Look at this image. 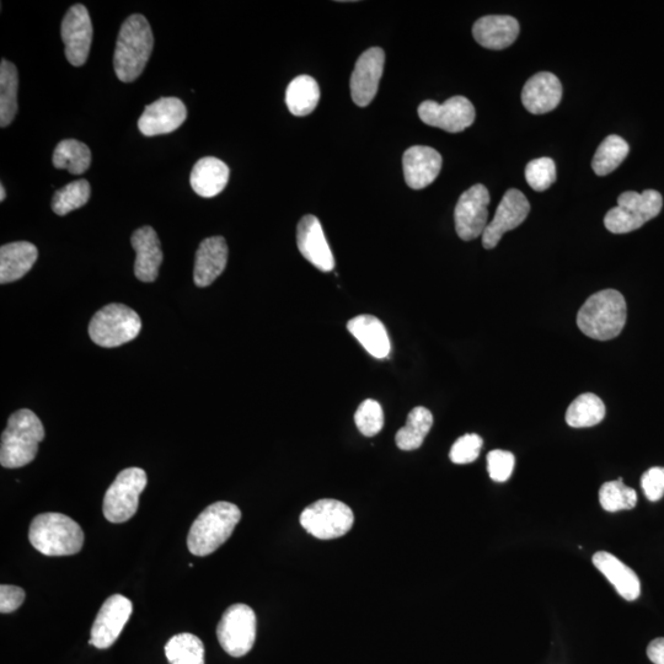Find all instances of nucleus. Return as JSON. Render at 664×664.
Here are the masks:
<instances>
[{
  "label": "nucleus",
  "mask_w": 664,
  "mask_h": 664,
  "mask_svg": "<svg viewBox=\"0 0 664 664\" xmlns=\"http://www.w3.org/2000/svg\"><path fill=\"white\" fill-rule=\"evenodd\" d=\"M483 438L475 433L465 435L457 439L453 444L449 458L454 464H470L479 458L481 448H483Z\"/></svg>",
  "instance_id": "58836bf2"
},
{
  "label": "nucleus",
  "mask_w": 664,
  "mask_h": 664,
  "mask_svg": "<svg viewBox=\"0 0 664 664\" xmlns=\"http://www.w3.org/2000/svg\"><path fill=\"white\" fill-rule=\"evenodd\" d=\"M630 152L629 143L617 135L608 136L598 147L592 160V169L598 176L612 174Z\"/></svg>",
  "instance_id": "473e14b6"
},
{
  "label": "nucleus",
  "mask_w": 664,
  "mask_h": 664,
  "mask_svg": "<svg viewBox=\"0 0 664 664\" xmlns=\"http://www.w3.org/2000/svg\"><path fill=\"white\" fill-rule=\"evenodd\" d=\"M442 155L426 146L411 147L404 153L403 169L406 184L412 190H422L438 178L442 169Z\"/></svg>",
  "instance_id": "6ab92c4d"
},
{
  "label": "nucleus",
  "mask_w": 664,
  "mask_h": 664,
  "mask_svg": "<svg viewBox=\"0 0 664 664\" xmlns=\"http://www.w3.org/2000/svg\"><path fill=\"white\" fill-rule=\"evenodd\" d=\"M628 318L623 294L615 289L594 293L577 314L578 328L588 337L609 341L621 334Z\"/></svg>",
  "instance_id": "f03ea898"
},
{
  "label": "nucleus",
  "mask_w": 664,
  "mask_h": 664,
  "mask_svg": "<svg viewBox=\"0 0 664 664\" xmlns=\"http://www.w3.org/2000/svg\"><path fill=\"white\" fill-rule=\"evenodd\" d=\"M5 197H7V192H5L4 186L0 185V201H4Z\"/></svg>",
  "instance_id": "c03bdc74"
},
{
  "label": "nucleus",
  "mask_w": 664,
  "mask_h": 664,
  "mask_svg": "<svg viewBox=\"0 0 664 664\" xmlns=\"http://www.w3.org/2000/svg\"><path fill=\"white\" fill-rule=\"evenodd\" d=\"M647 656L655 664H664V637H658L647 647Z\"/></svg>",
  "instance_id": "37998d69"
},
{
  "label": "nucleus",
  "mask_w": 664,
  "mask_h": 664,
  "mask_svg": "<svg viewBox=\"0 0 664 664\" xmlns=\"http://www.w3.org/2000/svg\"><path fill=\"white\" fill-rule=\"evenodd\" d=\"M61 35L68 62L74 67L83 66L88 60L94 35L93 23L84 5L76 4L69 8L62 21Z\"/></svg>",
  "instance_id": "4468645a"
},
{
  "label": "nucleus",
  "mask_w": 664,
  "mask_h": 664,
  "mask_svg": "<svg viewBox=\"0 0 664 664\" xmlns=\"http://www.w3.org/2000/svg\"><path fill=\"white\" fill-rule=\"evenodd\" d=\"M19 74L15 64L2 60L0 64V126L8 127L18 114Z\"/></svg>",
  "instance_id": "c756f323"
},
{
  "label": "nucleus",
  "mask_w": 664,
  "mask_h": 664,
  "mask_svg": "<svg viewBox=\"0 0 664 664\" xmlns=\"http://www.w3.org/2000/svg\"><path fill=\"white\" fill-rule=\"evenodd\" d=\"M131 244L137 254L136 277L142 282H154L158 278L164 259L157 232L152 227L139 228L132 234Z\"/></svg>",
  "instance_id": "412c9836"
},
{
  "label": "nucleus",
  "mask_w": 664,
  "mask_h": 664,
  "mask_svg": "<svg viewBox=\"0 0 664 664\" xmlns=\"http://www.w3.org/2000/svg\"><path fill=\"white\" fill-rule=\"evenodd\" d=\"M165 656L170 664H205V646L195 635L179 634L166 644Z\"/></svg>",
  "instance_id": "72a5a7b5"
},
{
  "label": "nucleus",
  "mask_w": 664,
  "mask_h": 664,
  "mask_svg": "<svg viewBox=\"0 0 664 664\" xmlns=\"http://www.w3.org/2000/svg\"><path fill=\"white\" fill-rule=\"evenodd\" d=\"M530 212V203L523 192L511 189L502 197L495 217L483 234V245L487 250L496 248L503 235L516 229L526 221Z\"/></svg>",
  "instance_id": "2eb2a0df"
},
{
  "label": "nucleus",
  "mask_w": 664,
  "mask_h": 664,
  "mask_svg": "<svg viewBox=\"0 0 664 664\" xmlns=\"http://www.w3.org/2000/svg\"><path fill=\"white\" fill-rule=\"evenodd\" d=\"M142 320L135 310L120 303L106 305L90 321V339L106 348L119 347L135 340Z\"/></svg>",
  "instance_id": "0eeeda50"
},
{
  "label": "nucleus",
  "mask_w": 664,
  "mask_h": 664,
  "mask_svg": "<svg viewBox=\"0 0 664 664\" xmlns=\"http://www.w3.org/2000/svg\"><path fill=\"white\" fill-rule=\"evenodd\" d=\"M604 417L605 405L599 396L592 393L578 396L566 411L567 425L574 428L596 426Z\"/></svg>",
  "instance_id": "7c9ffc66"
},
{
  "label": "nucleus",
  "mask_w": 664,
  "mask_h": 664,
  "mask_svg": "<svg viewBox=\"0 0 664 664\" xmlns=\"http://www.w3.org/2000/svg\"><path fill=\"white\" fill-rule=\"evenodd\" d=\"M419 116L428 126L441 128L449 133H459L473 125L476 112L469 99L453 96L443 104L431 100L423 101L419 106Z\"/></svg>",
  "instance_id": "f8f14e48"
},
{
  "label": "nucleus",
  "mask_w": 664,
  "mask_h": 664,
  "mask_svg": "<svg viewBox=\"0 0 664 664\" xmlns=\"http://www.w3.org/2000/svg\"><path fill=\"white\" fill-rule=\"evenodd\" d=\"M519 23L508 15H487L473 26V35L479 45L489 50H505L517 40Z\"/></svg>",
  "instance_id": "5701e85b"
},
{
  "label": "nucleus",
  "mask_w": 664,
  "mask_h": 664,
  "mask_svg": "<svg viewBox=\"0 0 664 664\" xmlns=\"http://www.w3.org/2000/svg\"><path fill=\"white\" fill-rule=\"evenodd\" d=\"M384 63L385 53L380 47L369 48L358 58L350 84L352 100L357 106L366 107L376 98Z\"/></svg>",
  "instance_id": "dca6fc26"
},
{
  "label": "nucleus",
  "mask_w": 664,
  "mask_h": 664,
  "mask_svg": "<svg viewBox=\"0 0 664 664\" xmlns=\"http://www.w3.org/2000/svg\"><path fill=\"white\" fill-rule=\"evenodd\" d=\"M526 179L528 185L534 191L543 192L548 190L556 180V165L554 160L550 158L532 160L526 168Z\"/></svg>",
  "instance_id": "4c0bfd02"
},
{
  "label": "nucleus",
  "mask_w": 664,
  "mask_h": 664,
  "mask_svg": "<svg viewBox=\"0 0 664 664\" xmlns=\"http://www.w3.org/2000/svg\"><path fill=\"white\" fill-rule=\"evenodd\" d=\"M489 205L490 192L481 184L470 187L460 196L454 212L455 230L460 239L470 242L483 237L489 226Z\"/></svg>",
  "instance_id": "9b49d317"
},
{
  "label": "nucleus",
  "mask_w": 664,
  "mask_h": 664,
  "mask_svg": "<svg viewBox=\"0 0 664 664\" xmlns=\"http://www.w3.org/2000/svg\"><path fill=\"white\" fill-rule=\"evenodd\" d=\"M29 540L39 553L46 556L76 555L84 545L82 527L62 513H42L34 518Z\"/></svg>",
  "instance_id": "39448f33"
},
{
  "label": "nucleus",
  "mask_w": 664,
  "mask_h": 664,
  "mask_svg": "<svg viewBox=\"0 0 664 664\" xmlns=\"http://www.w3.org/2000/svg\"><path fill=\"white\" fill-rule=\"evenodd\" d=\"M91 164V152L87 144L77 139H66L58 143L53 152V165L57 169H67L73 175L84 174Z\"/></svg>",
  "instance_id": "2f4dec72"
},
{
  "label": "nucleus",
  "mask_w": 664,
  "mask_h": 664,
  "mask_svg": "<svg viewBox=\"0 0 664 664\" xmlns=\"http://www.w3.org/2000/svg\"><path fill=\"white\" fill-rule=\"evenodd\" d=\"M355 422L358 431L366 437L377 436L384 426V414L382 406L376 400L367 399L358 406L355 414Z\"/></svg>",
  "instance_id": "e433bc0d"
},
{
  "label": "nucleus",
  "mask_w": 664,
  "mask_h": 664,
  "mask_svg": "<svg viewBox=\"0 0 664 664\" xmlns=\"http://www.w3.org/2000/svg\"><path fill=\"white\" fill-rule=\"evenodd\" d=\"M229 175L228 165L222 160L214 157L202 158L191 171V187L197 195L211 198L226 189Z\"/></svg>",
  "instance_id": "bb28decb"
},
{
  "label": "nucleus",
  "mask_w": 664,
  "mask_h": 664,
  "mask_svg": "<svg viewBox=\"0 0 664 664\" xmlns=\"http://www.w3.org/2000/svg\"><path fill=\"white\" fill-rule=\"evenodd\" d=\"M228 245L223 237L203 240L195 257L194 280L198 287L211 286L226 270Z\"/></svg>",
  "instance_id": "4be33fe9"
},
{
  "label": "nucleus",
  "mask_w": 664,
  "mask_h": 664,
  "mask_svg": "<svg viewBox=\"0 0 664 664\" xmlns=\"http://www.w3.org/2000/svg\"><path fill=\"white\" fill-rule=\"evenodd\" d=\"M561 99V82L549 72L535 74L522 90V103L533 115H544L555 110Z\"/></svg>",
  "instance_id": "aec40b11"
},
{
  "label": "nucleus",
  "mask_w": 664,
  "mask_h": 664,
  "mask_svg": "<svg viewBox=\"0 0 664 664\" xmlns=\"http://www.w3.org/2000/svg\"><path fill=\"white\" fill-rule=\"evenodd\" d=\"M592 561L597 570L602 572L626 601L633 602L640 597V578L624 562L607 553V551H599V553L594 554Z\"/></svg>",
  "instance_id": "b1692460"
},
{
  "label": "nucleus",
  "mask_w": 664,
  "mask_h": 664,
  "mask_svg": "<svg viewBox=\"0 0 664 664\" xmlns=\"http://www.w3.org/2000/svg\"><path fill=\"white\" fill-rule=\"evenodd\" d=\"M90 195L91 187L87 180L73 181L55 192L52 210L58 216H67L68 213L87 205Z\"/></svg>",
  "instance_id": "f704fd0d"
},
{
  "label": "nucleus",
  "mask_w": 664,
  "mask_h": 664,
  "mask_svg": "<svg viewBox=\"0 0 664 664\" xmlns=\"http://www.w3.org/2000/svg\"><path fill=\"white\" fill-rule=\"evenodd\" d=\"M148 483L146 471L139 468L122 470L107 489L103 511L107 521L125 523L135 516L141 496Z\"/></svg>",
  "instance_id": "6e6552de"
},
{
  "label": "nucleus",
  "mask_w": 664,
  "mask_h": 664,
  "mask_svg": "<svg viewBox=\"0 0 664 664\" xmlns=\"http://www.w3.org/2000/svg\"><path fill=\"white\" fill-rule=\"evenodd\" d=\"M433 426L432 412L426 408H415L408 416V421L395 436L396 446L401 451L419 449Z\"/></svg>",
  "instance_id": "c85d7f7f"
},
{
  "label": "nucleus",
  "mask_w": 664,
  "mask_h": 664,
  "mask_svg": "<svg viewBox=\"0 0 664 664\" xmlns=\"http://www.w3.org/2000/svg\"><path fill=\"white\" fill-rule=\"evenodd\" d=\"M132 612L133 604L130 599L121 594L107 598L91 628L89 645L99 650L109 649L119 639Z\"/></svg>",
  "instance_id": "ddd939ff"
},
{
  "label": "nucleus",
  "mask_w": 664,
  "mask_h": 664,
  "mask_svg": "<svg viewBox=\"0 0 664 664\" xmlns=\"http://www.w3.org/2000/svg\"><path fill=\"white\" fill-rule=\"evenodd\" d=\"M39 257V251L29 242L5 244L0 248V283H12L23 278Z\"/></svg>",
  "instance_id": "a878e982"
},
{
  "label": "nucleus",
  "mask_w": 664,
  "mask_h": 664,
  "mask_svg": "<svg viewBox=\"0 0 664 664\" xmlns=\"http://www.w3.org/2000/svg\"><path fill=\"white\" fill-rule=\"evenodd\" d=\"M320 100V89L315 80L309 76H299L289 83L286 91V104L294 116H308L317 109Z\"/></svg>",
  "instance_id": "cd10ccee"
},
{
  "label": "nucleus",
  "mask_w": 664,
  "mask_h": 664,
  "mask_svg": "<svg viewBox=\"0 0 664 664\" xmlns=\"http://www.w3.org/2000/svg\"><path fill=\"white\" fill-rule=\"evenodd\" d=\"M297 245L305 260L323 272L335 269V259L319 219L307 214L298 223Z\"/></svg>",
  "instance_id": "f3484780"
},
{
  "label": "nucleus",
  "mask_w": 664,
  "mask_h": 664,
  "mask_svg": "<svg viewBox=\"0 0 664 664\" xmlns=\"http://www.w3.org/2000/svg\"><path fill=\"white\" fill-rule=\"evenodd\" d=\"M44 439L45 427L35 412L29 409L14 412L2 435L0 464L7 469H18L34 462Z\"/></svg>",
  "instance_id": "7ed1b4c3"
},
{
  "label": "nucleus",
  "mask_w": 664,
  "mask_h": 664,
  "mask_svg": "<svg viewBox=\"0 0 664 664\" xmlns=\"http://www.w3.org/2000/svg\"><path fill=\"white\" fill-rule=\"evenodd\" d=\"M599 502L607 512L633 510L637 503V494L634 489L625 486L620 478L603 484L599 490Z\"/></svg>",
  "instance_id": "c9c22d12"
},
{
  "label": "nucleus",
  "mask_w": 664,
  "mask_h": 664,
  "mask_svg": "<svg viewBox=\"0 0 664 664\" xmlns=\"http://www.w3.org/2000/svg\"><path fill=\"white\" fill-rule=\"evenodd\" d=\"M186 117V106L180 99L160 98L144 109L138 128L147 137L168 135L178 130Z\"/></svg>",
  "instance_id": "a211bd4d"
},
{
  "label": "nucleus",
  "mask_w": 664,
  "mask_h": 664,
  "mask_svg": "<svg viewBox=\"0 0 664 664\" xmlns=\"http://www.w3.org/2000/svg\"><path fill=\"white\" fill-rule=\"evenodd\" d=\"M154 47L151 25L141 14L128 16L117 37L114 67L123 83L136 80L146 68Z\"/></svg>",
  "instance_id": "f257e3e1"
},
{
  "label": "nucleus",
  "mask_w": 664,
  "mask_h": 664,
  "mask_svg": "<svg viewBox=\"0 0 664 664\" xmlns=\"http://www.w3.org/2000/svg\"><path fill=\"white\" fill-rule=\"evenodd\" d=\"M347 329L366 348L369 355L377 360L389 357L392 344L387 329L378 318L373 315H360L348 321Z\"/></svg>",
  "instance_id": "393cba45"
},
{
  "label": "nucleus",
  "mask_w": 664,
  "mask_h": 664,
  "mask_svg": "<svg viewBox=\"0 0 664 664\" xmlns=\"http://www.w3.org/2000/svg\"><path fill=\"white\" fill-rule=\"evenodd\" d=\"M353 523L355 516L351 508L331 498L314 502L301 514L302 527L321 540L344 537L352 529Z\"/></svg>",
  "instance_id": "1a4fd4ad"
},
{
  "label": "nucleus",
  "mask_w": 664,
  "mask_h": 664,
  "mask_svg": "<svg viewBox=\"0 0 664 664\" xmlns=\"http://www.w3.org/2000/svg\"><path fill=\"white\" fill-rule=\"evenodd\" d=\"M257 621L253 609L246 604H234L226 610L217 626L222 649L232 657H243L253 649Z\"/></svg>",
  "instance_id": "9d476101"
},
{
  "label": "nucleus",
  "mask_w": 664,
  "mask_h": 664,
  "mask_svg": "<svg viewBox=\"0 0 664 664\" xmlns=\"http://www.w3.org/2000/svg\"><path fill=\"white\" fill-rule=\"evenodd\" d=\"M26 593L23 588L9 585L0 587V612L9 614L18 610L25 602Z\"/></svg>",
  "instance_id": "79ce46f5"
},
{
  "label": "nucleus",
  "mask_w": 664,
  "mask_h": 664,
  "mask_svg": "<svg viewBox=\"0 0 664 664\" xmlns=\"http://www.w3.org/2000/svg\"><path fill=\"white\" fill-rule=\"evenodd\" d=\"M242 519L237 505L219 501L202 511L192 523L187 546L195 556H207L221 548L232 537L235 527Z\"/></svg>",
  "instance_id": "20e7f679"
},
{
  "label": "nucleus",
  "mask_w": 664,
  "mask_h": 664,
  "mask_svg": "<svg viewBox=\"0 0 664 664\" xmlns=\"http://www.w3.org/2000/svg\"><path fill=\"white\" fill-rule=\"evenodd\" d=\"M662 207L663 197L658 191H626L619 196L618 206L605 214L604 226L613 234L631 233L656 218Z\"/></svg>",
  "instance_id": "423d86ee"
},
{
  "label": "nucleus",
  "mask_w": 664,
  "mask_h": 664,
  "mask_svg": "<svg viewBox=\"0 0 664 664\" xmlns=\"http://www.w3.org/2000/svg\"><path fill=\"white\" fill-rule=\"evenodd\" d=\"M516 459L511 452L496 449L487 454V471L496 483H505L513 474Z\"/></svg>",
  "instance_id": "ea45409f"
},
{
  "label": "nucleus",
  "mask_w": 664,
  "mask_h": 664,
  "mask_svg": "<svg viewBox=\"0 0 664 664\" xmlns=\"http://www.w3.org/2000/svg\"><path fill=\"white\" fill-rule=\"evenodd\" d=\"M641 486L650 501H660L664 496V468L656 467L647 470L642 475Z\"/></svg>",
  "instance_id": "a19ab883"
}]
</instances>
